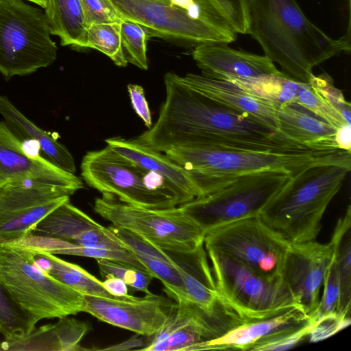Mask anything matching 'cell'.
<instances>
[{
  "label": "cell",
  "mask_w": 351,
  "mask_h": 351,
  "mask_svg": "<svg viewBox=\"0 0 351 351\" xmlns=\"http://www.w3.org/2000/svg\"><path fill=\"white\" fill-rule=\"evenodd\" d=\"M165 99L157 121L136 138L165 153L178 147L251 150L310 149L282 136L261 121L196 90L174 72L164 75Z\"/></svg>",
  "instance_id": "obj_1"
},
{
  "label": "cell",
  "mask_w": 351,
  "mask_h": 351,
  "mask_svg": "<svg viewBox=\"0 0 351 351\" xmlns=\"http://www.w3.org/2000/svg\"><path fill=\"white\" fill-rule=\"evenodd\" d=\"M248 34L288 77L309 84L315 66L350 50V34L334 39L295 0H245Z\"/></svg>",
  "instance_id": "obj_2"
},
{
  "label": "cell",
  "mask_w": 351,
  "mask_h": 351,
  "mask_svg": "<svg viewBox=\"0 0 351 351\" xmlns=\"http://www.w3.org/2000/svg\"><path fill=\"white\" fill-rule=\"evenodd\" d=\"M164 154L194 176L202 197L246 173L284 170L293 176L317 164L337 163L351 167V152L341 149L251 150L178 147Z\"/></svg>",
  "instance_id": "obj_3"
},
{
  "label": "cell",
  "mask_w": 351,
  "mask_h": 351,
  "mask_svg": "<svg viewBox=\"0 0 351 351\" xmlns=\"http://www.w3.org/2000/svg\"><path fill=\"white\" fill-rule=\"evenodd\" d=\"M350 169L324 163L302 169L266 206L261 219L290 243L315 240L324 214Z\"/></svg>",
  "instance_id": "obj_4"
},
{
  "label": "cell",
  "mask_w": 351,
  "mask_h": 351,
  "mask_svg": "<svg viewBox=\"0 0 351 351\" xmlns=\"http://www.w3.org/2000/svg\"><path fill=\"white\" fill-rule=\"evenodd\" d=\"M0 280L13 300L37 322L83 312L84 295L43 271L34 250L19 242L0 243Z\"/></svg>",
  "instance_id": "obj_5"
},
{
  "label": "cell",
  "mask_w": 351,
  "mask_h": 351,
  "mask_svg": "<svg viewBox=\"0 0 351 351\" xmlns=\"http://www.w3.org/2000/svg\"><path fill=\"white\" fill-rule=\"evenodd\" d=\"M81 175L102 195L128 204L151 209L180 205L177 193L161 176L140 167L108 145L84 155Z\"/></svg>",
  "instance_id": "obj_6"
},
{
  "label": "cell",
  "mask_w": 351,
  "mask_h": 351,
  "mask_svg": "<svg viewBox=\"0 0 351 351\" xmlns=\"http://www.w3.org/2000/svg\"><path fill=\"white\" fill-rule=\"evenodd\" d=\"M291 177L290 173L284 170L243 174L219 189L179 207L206 234L228 223L260 216Z\"/></svg>",
  "instance_id": "obj_7"
},
{
  "label": "cell",
  "mask_w": 351,
  "mask_h": 351,
  "mask_svg": "<svg viewBox=\"0 0 351 351\" xmlns=\"http://www.w3.org/2000/svg\"><path fill=\"white\" fill-rule=\"evenodd\" d=\"M44 11L23 0H0V73L23 76L52 64L58 47Z\"/></svg>",
  "instance_id": "obj_8"
},
{
  "label": "cell",
  "mask_w": 351,
  "mask_h": 351,
  "mask_svg": "<svg viewBox=\"0 0 351 351\" xmlns=\"http://www.w3.org/2000/svg\"><path fill=\"white\" fill-rule=\"evenodd\" d=\"M206 251L221 300L243 320L266 318L298 305L282 277L265 278L231 257Z\"/></svg>",
  "instance_id": "obj_9"
},
{
  "label": "cell",
  "mask_w": 351,
  "mask_h": 351,
  "mask_svg": "<svg viewBox=\"0 0 351 351\" xmlns=\"http://www.w3.org/2000/svg\"><path fill=\"white\" fill-rule=\"evenodd\" d=\"M94 210L112 225L132 231L163 250L187 252L204 244V231L179 206L146 208L103 195L95 199Z\"/></svg>",
  "instance_id": "obj_10"
},
{
  "label": "cell",
  "mask_w": 351,
  "mask_h": 351,
  "mask_svg": "<svg viewBox=\"0 0 351 351\" xmlns=\"http://www.w3.org/2000/svg\"><path fill=\"white\" fill-rule=\"evenodd\" d=\"M206 250L225 254L267 279L282 277L290 243L260 216L239 220L205 235Z\"/></svg>",
  "instance_id": "obj_11"
},
{
  "label": "cell",
  "mask_w": 351,
  "mask_h": 351,
  "mask_svg": "<svg viewBox=\"0 0 351 351\" xmlns=\"http://www.w3.org/2000/svg\"><path fill=\"white\" fill-rule=\"evenodd\" d=\"M120 19L136 22L149 38L159 37L197 47L204 44L230 43L237 34L218 29L192 17L171 0H108Z\"/></svg>",
  "instance_id": "obj_12"
},
{
  "label": "cell",
  "mask_w": 351,
  "mask_h": 351,
  "mask_svg": "<svg viewBox=\"0 0 351 351\" xmlns=\"http://www.w3.org/2000/svg\"><path fill=\"white\" fill-rule=\"evenodd\" d=\"M60 187L12 182L0 189V243L19 242L36 224L73 195Z\"/></svg>",
  "instance_id": "obj_13"
},
{
  "label": "cell",
  "mask_w": 351,
  "mask_h": 351,
  "mask_svg": "<svg viewBox=\"0 0 351 351\" xmlns=\"http://www.w3.org/2000/svg\"><path fill=\"white\" fill-rule=\"evenodd\" d=\"M242 323L233 313H211L192 302L178 301L170 316L150 337L145 351H189L195 345L221 336Z\"/></svg>",
  "instance_id": "obj_14"
},
{
  "label": "cell",
  "mask_w": 351,
  "mask_h": 351,
  "mask_svg": "<svg viewBox=\"0 0 351 351\" xmlns=\"http://www.w3.org/2000/svg\"><path fill=\"white\" fill-rule=\"evenodd\" d=\"M341 243L313 241L291 243L283 262L281 275L296 304L313 317L319 292L335 251Z\"/></svg>",
  "instance_id": "obj_15"
},
{
  "label": "cell",
  "mask_w": 351,
  "mask_h": 351,
  "mask_svg": "<svg viewBox=\"0 0 351 351\" xmlns=\"http://www.w3.org/2000/svg\"><path fill=\"white\" fill-rule=\"evenodd\" d=\"M175 303L154 293L114 298L84 295L83 312L136 334L152 336L167 322Z\"/></svg>",
  "instance_id": "obj_16"
},
{
  "label": "cell",
  "mask_w": 351,
  "mask_h": 351,
  "mask_svg": "<svg viewBox=\"0 0 351 351\" xmlns=\"http://www.w3.org/2000/svg\"><path fill=\"white\" fill-rule=\"evenodd\" d=\"M23 182L51 185L73 193L84 187L82 179L75 174L27 150L24 142L4 121H0V186Z\"/></svg>",
  "instance_id": "obj_17"
},
{
  "label": "cell",
  "mask_w": 351,
  "mask_h": 351,
  "mask_svg": "<svg viewBox=\"0 0 351 351\" xmlns=\"http://www.w3.org/2000/svg\"><path fill=\"white\" fill-rule=\"evenodd\" d=\"M192 56L202 75L217 79H249L284 74L266 56L237 50L227 43L198 45L193 50Z\"/></svg>",
  "instance_id": "obj_18"
},
{
  "label": "cell",
  "mask_w": 351,
  "mask_h": 351,
  "mask_svg": "<svg viewBox=\"0 0 351 351\" xmlns=\"http://www.w3.org/2000/svg\"><path fill=\"white\" fill-rule=\"evenodd\" d=\"M314 318L307 315L300 306L295 305L266 318L245 321L219 337L195 345L191 350H250L256 344L299 328Z\"/></svg>",
  "instance_id": "obj_19"
},
{
  "label": "cell",
  "mask_w": 351,
  "mask_h": 351,
  "mask_svg": "<svg viewBox=\"0 0 351 351\" xmlns=\"http://www.w3.org/2000/svg\"><path fill=\"white\" fill-rule=\"evenodd\" d=\"M105 142L120 156L144 169L161 176L177 193L180 205L202 197L194 176L165 154L143 145L136 139L113 137L106 139Z\"/></svg>",
  "instance_id": "obj_20"
},
{
  "label": "cell",
  "mask_w": 351,
  "mask_h": 351,
  "mask_svg": "<svg viewBox=\"0 0 351 351\" xmlns=\"http://www.w3.org/2000/svg\"><path fill=\"white\" fill-rule=\"evenodd\" d=\"M165 252L180 273L190 302L211 313H235L217 291L204 244L187 252Z\"/></svg>",
  "instance_id": "obj_21"
},
{
  "label": "cell",
  "mask_w": 351,
  "mask_h": 351,
  "mask_svg": "<svg viewBox=\"0 0 351 351\" xmlns=\"http://www.w3.org/2000/svg\"><path fill=\"white\" fill-rule=\"evenodd\" d=\"M182 78L206 96L255 117L278 132L276 116L280 107L274 103L256 96L228 80L194 73H188Z\"/></svg>",
  "instance_id": "obj_22"
},
{
  "label": "cell",
  "mask_w": 351,
  "mask_h": 351,
  "mask_svg": "<svg viewBox=\"0 0 351 351\" xmlns=\"http://www.w3.org/2000/svg\"><path fill=\"white\" fill-rule=\"evenodd\" d=\"M278 132L287 139L313 149L338 148L336 129L296 102L278 108Z\"/></svg>",
  "instance_id": "obj_23"
},
{
  "label": "cell",
  "mask_w": 351,
  "mask_h": 351,
  "mask_svg": "<svg viewBox=\"0 0 351 351\" xmlns=\"http://www.w3.org/2000/svg\"><path fill=\"white\" fill-rule=\"evenodd\" d=\"M0 114L23 141H32L38 145L43 158L63 171L75 173L74 158L66 146L35 125L5 95H0Z\"/></svg>",
  "instance_id": "obj_24"
},
{
  "label": "cell",
  "mask_w": 351,
  "mask_h": 351,
  "mask_svg": "<svg viewBox=\"0 0 351 351\" xmlns=\"http://www.w3.org/2000/svg\"><path fill=\"white\" fill-rule=\"evenodd\" d=\"M89 330V325L68 316L54 324L34 328L27 335L0 343L4 350H44L73 351L85 350L80 342Z\"/></svg>",
  "instance_id": "obj_25"
},
{
  "label": "cell",
  "mask_w": 351,
  "mask_h": 351,
  "mask_svg": "<svg viewBox=\"0 0 351 351\" xmlns=\"http://www.w3.org/2000/svg\"><path fill=\"white\" fill-rule=\"evenodd\" d=\"M43 9L51 35L62 46L87 47L88 25L80 0H44Z\"/></svg>",
  "instance_id": "obj_26"
},
{
  "label": "cell",
  "mask_w": 351,
  "mask_h": 351,
  "mask_svg": "<svg viewBox=\"0 0 351 351\" xmlns=\"http://www.w3.org/2000/svg\"><path fill=\"white\" fill-rule=\"evenodd\" d=\"M32 249L38 266L60 282L84 295L117 298L105 289L101 281L80 266L60 259L53 254Z\"/></svg>",
  "instance_id": "obj_27"
},
{
  "label": "cell",
  "mask_w": 351,
  "mask_h": 351,
  "mask_svg": "<svg viewBox=\"0 0 351 351\" xmlns=\"http://www.w3.org/2000/svg\"><path fill=\"white\" fill-rule=\"evenodd\" d=\"M99 226V223L67 200L38 222L30 234L75 243L85 231Z\"/></svg>",
  "instance_id": "obj_28"
},
{
  "label": "cell",
  "mask_w": 351,
  "mask_h": 351,
  "mask_svg": "<svg viewBox=\"0 0 351 351\" xmlns=\"http://www.w3.org/2000/svg\"><path fill=\"white\" fill-rule=\"evenodd\" d=\"M228 81L256 96L274 103L279 107L295 102L302 83L288 77L285 74L249 79H230Z\"/></svg>",
  "instance_id": "obj_29"
},
{
  "label": "cell",
  "mask_w": 351,
  "mask_h": 351,
  "mask_svg": "<svg viewBox=\"0 0 351 351\" xmlns=\"http://www.w3.org/2000/svg\"><path fill=\"white\" fill-rule=\"evenodd\" d=\"M37 322L13 300L0 280V333L5 340H16L27 335Z\"/></svg>",
  "instance_id": "obj_30"
},
{
  "label": "cell",
  "mask_w": 351,
  "mask_h": 351,
  "mask_svg": "<svg viewBox=\"0 0 351 351\" xmlns=\"http://www.w3.org/2000/svg\"><path fill=\"white\" fill-rule=\"evenodd\" d=\"M121 22L93 23L87 31V47L97 49L109 57L118 66L128 64L121 37Z\"/></svg>",
  "instance_id": "obj_31"
},
{
  "label": "cell",
  "mask_w": 351,
  "mask_h": 351,
  "mask_svg": "<svg viewBox=\"0 0 351 351\" xmlns=\"http://www.w3.org/2000/svg\"><path fill=\"white\" fill-rule=\"evenodd\" d=\"M134 255L154 278L162 283L167 293L176 302H189L182 278L176 267L169 261L143 254Z\"/></svg>",
  "instance_id": "obj_32"
},
{
  "label": "cell",
  "mask_w": 351,
  "mask_h": 351,
  "mask_svg": "<svg viewBox=\"0 0 351 351\" xmlns=\"http://www.w3.org/2000/svg\"><path fill=\"white\" fill-rule=\"evenodd\" d=\"M121 37L128 63L130 62L141 69L147 70V40L150 38L147 31L136 22L122 20Z\"/></svg>",
  "instance_id": "obj_33"
},
{
  "label": "cell",
  "mask_w": 351,
  "mask_h": 351,
  "mask_svg": "<svg viewBox=\"0 0 351 351\" xmlns=\"http://www.w3.org/2000/svg\"><path fill=\"white\" fill-rule=\"evenodd\" d=\"M101 276L116 277L122 280L129 287L145 294L150 293L149 285L154 277L146 270L132 265L108 259H96Z\"/></svg>",
  "instance_id": "obj_34"
},
{
  "label": "cell",
  "mask_w": 351,
  "mask_h": 351,
  "mask_svg": "<svg viewBox=\"0 0 351 351\" xmlns=\"http://www.w3.org/2000/svg\"><path fill=\"white\" fill-rule=\"evenodd\" d=\"M295 102L308 109L335 129L348 124L339 113L330 106L310 84H300Z\"/></svg>",
  "instance_id": "obj_35"
},
{
  "label": "cell",
  "mask_w": 351,
  "mask_h": 351,
  "mask_svg": "<svg viewBox=\"0 0 351 351\" xmlns=\"http://www.w3.org/2000/svg\"><path fill=\"white\" fill-rule=\"evenodd\" d=\"M336 267L339 282L338 315H350L351 301V240L350 232L341 243L336 254Z\"/></svg>",
  "instance_id": "obj_36"
},
{
  "label": "cell",
  "mask_w": 351,
  "mask_h": 351,
  "mask_svg": "<svg viewBox=\"0 0 351 351\" xmlns=\"http://www.w3.org/2000/svg\"><path fill=\"white\" fill-rule=\"evenodd\" d=\"M309 84L312 88L341 116L344 121L351 125V105L347 101L341 90L334 84L332 78L326 73L313 75Z\"/></svg>",
  "instance_id": "obj_37"
},
{
  "label": "cell",
  "mask_w": 351,
  "mask_h": 351,
  "mask_svg": "<svg viewBox=\"0 0 351 351\" xmlns=\"http://www.w3.org/2000/svg\"><path fill=\"white\" fill-rule=\"evenodd\" d=\"M336 249L324 279V292L314 314L315 320L337 314L339 304V282L336 267Z\"/></svg>",
  "instance_id": "obj_38"
},
{
  "label": "cell",
  "mask_w": 351,
  "mask_h": 351,
  "mask_svg": "<svg viewBox=\"0 0 351 351\" xmlns=\"http://www.w3.org/2000/svg\"><path fill=\"white\" fill-rule=\"evenodd\" d=\"M236 34H248L245 0H208Z\"/></svg>",
  "instance_id": "obj_39"
},
{
  "label": "cell",
  "mask_w": 351,
  "mask_h": 351,
  "mask_svg": "<svg viewBox=\"0 0 351 351\" xmlns=\"http://www.w3.org/2000/svg\"><path fill=\"white\" fill-rule=\"evenodd\" d=\"M315 322V319L314 318L299 328L267 339L254 346L250 350L265 351L290 349L308 337Z\"/></svg>",
  "instance_id": "obj_40"
},
{
  "label": "cell",
  "mask_w": 351,
  "mask_h": 351,
  "mask_svg": "<svg viewBox=\"0 0 351 351\" xmlns=\"http://www.w3.org/2000/svg\"><path fill=\"white\" fill-rule=\"evenodd\" d=\"M80 1L88 26L93 23L121 21L108 0H80Z\"/></svg>",
  "instance_id": "obj_41"
},
{
  "label": "cell",
  "mask_w": 351,
  "mask_h": 351,
  "mask_svg": "<svg viewBox=\"0 0 351 351\" xmlns=\"http://www.w3.org/2000/svg\"><path fill=\"white\" fill-rule=\"evenodd\" d=\"M350 324V315H332L315 320L308 335L310 342L326 339Z\"/></svg>",
  "instance_id": "obj_42"
},
{
  "label": "cell",
  "mask_w": 351,
  "mask_h": 351,
  "mask_svg": "<svg viewBox=\"0 0 351 351\" xmlns=\"http://www.w3.org/2000/svg\"><path fill=\"white\" fill-rule=\"evenodd\" d=\"M127 88L134 110L143 121L145 125L150 128L153 125L152 114L143 88L138 84H130Z\"/></svg>",
  "instance_id": "obj_43"
},
{
  "label": "cell",
  "mask_w": 351,
  "mask_h": 351,
  "mask_svg": "<svg viewBox=\"0 0 351 351\" xmlns=\"http://www.w3.org/2000/svg\"><path fill=\"white\" fill-rule=\"evenodd\" d=\"M151 337V336H150ZM150 337L136 334L130 339L123 341L119 343L101 348L102 350H128L137 349L142 350L146 348L149 343Z\"/></svg>",
  "instance_id": "obj_44"
},
{
  "label": "cell",
  "mask_w": 351,
  "mask_h": 351,
  "mask_svg": "<svg viewBox=\"0 0 351 351\" xmlns=\"http://www.w3.org/2000/svg\"><path fill=\"white\" fill-rule=\"evenodd\" d=\"M102 282L105 289L114 297L128 295V286L121 279L116 277H107Z\"/></svg>",
  "instance_id": "obj_45"
},
{
  "label": "cell",
  "mask_w": 351,
  "mask_h": 351,
  "mask_svg": "<svg viewBox=\"0 0 351 351\" xmlns=\"http://www.w3.org/2000/svg\"><path fill=\"white\" fill-rule=\"evenodd\" d=\"M335 141L338 148L351 152V125L344 124L336 129Z\"/></svg>",
  "instance_id": "obj_46"
},
{
  "label": "cell",
  "mask_w": 351,
  "mask_h": 351,
  "mask_svg": "<svg viewBox=\"0 0 351 351\" xmlns=\"http://www.w3.org/2000/svg\"><path fill=\"white\" fill-rule=\"evenodd\" d=\"M25 1H30L32 3H34L40 7H42L43 8H44L45 6V1L44 0H25Z\"/></svg>",
  "instance_id": "obj_47"
},
{
  "label": "cell",
  "mask_w": 351,
  "mask_h": 351,
  "mask_svg": "<svg viewBox=\"0 0 351 351\" xmlns=\"http://www.w3.org/2000/svg\"><path fill=\"white\" fill-rule=\"evenodd\" d=\"M0 189H1V186H0Z\"/></svg>",
  "instance_id": "obj_48"
}]
</instances>
